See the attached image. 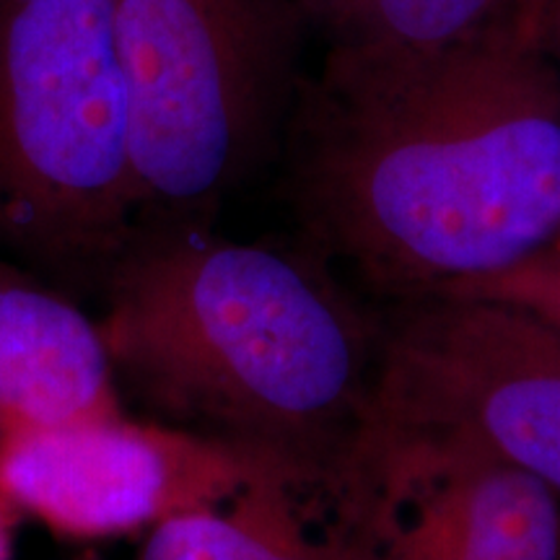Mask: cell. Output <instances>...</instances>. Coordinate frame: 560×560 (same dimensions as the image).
Masks as SVG:
<instances>
[{
    "label": "cell",
    "instance_id": "6da1fadb",
    "mask_svg": "<svg viewBox=\"0 0 560 560\" xmlns=\"http://www.w3.org/2000/svg\"><path fill=\"white\" fill-rule=\"evenodd\" d=\"M283 190L310 244L389 304L560 240V68L532 0L441 47H330L301 75Z\"/></svg>",
    "mask_w": 560,
    "mask_h": 560
},
{
    "label": "cell",
    "instance_id": "7a4b0ae2",
    "mask_svg": "<svg viewBox=\"0 0 560 560\" xmlns=\"http://www.w3.org/2000/svg\"><path fill=\"white\" fill-rule=\"evenodd\" d=\"M102 291L115 376L145 408L280 475L312 514L366 418L380 314L310 244L138 229Z\"/></svg>",
    "mask_w": 560,
    "mask_h": 560
},
{
    "label": "cell",
    "instance_id": "3957f363",
    "mask_svg": "<svg viewBox=\"0 0 560 560\" xmlns=\"http://www.w3.org/2000/svg\"><path fill=\"white\" fill-rule=\"evenodd\" d=\"M136 226L109 0H0V260L104 285Z\"/></svg>",
    "mask_w": 560,
    "mask_h": 560
},
{
    "label": "cell",
    "instance_id": "277c9868",
    "mask_svg": "<svg viewBox=\"0 0 560 560\" xmlns=\"http://www.w3.org/2000/svg\"><path fill=\"white\" fill-rule=\"evenodd\" d=\"M138 229H210L280 151L310 34L291 0H109ZM132 231V234H136Z\"/></svg>",
    "mask_w": 560,
    "mask_h": 560
},
{
    "label": "cell",
    "instance_id": "5b68a950",
    "mask_svg": "<svg viewBox=\"0 0 560 560\" xmlns=\"http://www.w3.org/2000/svg\"><path fill=\"white\" fill-rule=\"evenodd\" d=\"M359 436L439 446L560 495V330L520 306L425 293L380 314Z\"/></svg>",
    "mask_w": 560,
    "mask_h": 560
},
{
    "label": "cell",
    "instance_id": "8992f818",
    "mask_svg": "<svg viewBox=\"0 0 560 560\" xmlns=\"http://www.w3.org/2000/svg\"><path fill=\"white\" fill-rule=\"evenodd\" d=\"M346 560H560V495L470 454L355 436L319 506Z\"/></svg>",
    "mask_w": 560,
    "mask_h": 560
},
{
    "label": "cell",
    "instance_id": "52a82bcc",
    "mask_svg": "<svg viewBox=\"0 0 560 560\" xmlns=\"http://www.w3.org/2000/svg\"><path fill=\"white\" fill-rule=\"evenodd\" d=\"M265 470L223 441L140 423L125 410L0 429V493L21 514L83 540L221 506Z\"/></svg>",
    "mask_w": 560,
    "mask_h": 560
},
{
    "label": "cell",
    "instance_id": "ba28073f",
    "mask_svg": "<svg viewBox=\"0 0 560 560\" xmlns=\"http://www.w3.org/2000/svg\"><path fill=\"white\" fill-rule=\"evenodd\" d=\"M122 412L102 325L0 260V429Z\"/></svg>",
    "mask_w": 560,
    "mask_h": 560
},
{
    "label": "cell",
    "instance_id": "9c48e42d",
    "mask_svg": "<svg viewBox=\"0 0 560 560\" xmlns=\"http://www.w3.org/2000/svg\"><path fill=\"white\" fill-rule=\"evenodd\" d=\"M280 475L265 470L234 499L151 529L143 560H346L335 537Z\"/></svg>",
    "mask_w": 560,
    "mask_h": 560
},
{
    "label": "cell",
    "instance_id": "30bf717a",
    "mask_svg": "<svg viewBox=\"0 0 560 560\" xmlns=\"http://www.w3.org/2000/svg\"><path fill=\"white\" fill-rule=\"evenodd\" d=\"M306 34L330 47H441L472 37L520 0H291Z\"/></svg>",
    "mask_w": 560,
    "mask_h": 560
},
{
    "label": "cell",
    "instance_id": "8fae6325",
    "mask_svg": "<svg viewBox=\"0 0 560 560\" xmlns=\"http://www.w3.org/2000/svg\"><path fill=\"white\" fill-rule=\"evenodd\" d=\"M436 293H467V296L503 301L550 322L560 330V252L545 249L495 276L467 280Z\"/></svg>",
    "mask_w": 560,
    "mask_h": 560
},
{
    "label": "cell",
    "instance_id": "7c38bea8",
    "mask_svg": "<svg viewBox=\"0 0 560 560\" xmlns=\"http://www.w3.org/2000/svg\"><path fill=\"white\" fill-rule=\"evenodd\" d=\"M21 511L0 493V560H13V529Z\"/></svg>",
    "mask_w": 560,
    "mask_h": 560
},
{
    "label": "cell",
    "instance_id": "4fadbf2b",
    "mask_svg": "<svg viewBox=\"0 0 560 560\" xmlns=\"http://www.w3.org/2000/svg\"><path fill=\"white\" fill-rule=\"evenodd\" d=\"M548 47L560 68V0H556L548 11Z\"/></svg>",
    "mask_w": 560,
    "mask_h": 560
},
{
    "label": "cell",
    "instance_id": "5bb4252c",
    "mask_svg": "<svg viewBox=\"0 0 560 560\" xmlns=\"http://www.w3.org/2000/svg\"><path fill=\"white\" fill-rule=\"evenodd\" d=\"M535 3H537V5H542V9H545V11H550V5H552V3H556V0H535Z\"/></svg>",
    "mask_w": 560,
    "mask_h": 560
},
{
    "label": "cell",
    "instance_id": "9a60e30c",
    "mask_svg": "<svg viewBox=\"0 0 560 560\" xmlns=\"http://www.w3.org/2000/svg\"><path fill=\"white\" fill-rule=\"evenodd\" d=\"M552 249H558V252H560V240L556 242V247H552Z\"/></svg>",
    "mask_w": 560,
    "mask_h": 560
}]
</instances>
